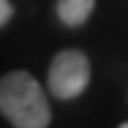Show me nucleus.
<instances>
[{
	"mask_svg": "<svg viewBox=\"0 0 128 128\" xmlns=\"http://www.w3.org/2000/svg\"><path fill=\"white\" fill-rule=\"evenodd\" d=\"M93 6L96 0H57V16L63 25L76 27L93 14Z\"/></svg>",
	"mask_w": 128,
	"mask_h": 128,
	"instance_id": "nucleus-3",
	"label": "nucleus"
},
{
	"mask_svg": "<svg viewBox=\"0 0 128 128\" xmlns=\"http://www.w3.org/2000/svg\"><path fill=\"white\" fill-rule=\"evenodd\" d=\"M11 16H14V6H11L8 0H0V27L6 25Z\"/></svg>",
	"mask_w": 128,
	"mask_h": 128,
	"instance_id": "nucleus-4",
	"label": "nucleus"
},
{
	"mask_svg": "<svg viewBox=\"0 0 128 128\" xmlns=\"http://www.w3.org/2000/svg\"><path fill=\"white\" fill-rule=\"evenodd\" d=\"M0 112L16 128H46L52 120L49 101L27 71L0 76Z\"/></svg>",
	"mask_w": 128,
	"mask_h": 128,
	"instance_id": "nucleus-1",
	"label": "nucleus"
},
{
	"mask_svg": "<svg viewBox=\"0 0 128 128\" xmlns=\"http://www.w3.org/2000/svg\"><path fill=\"white\" fill-rule=\"evenodd\" d=\"M120 128H128V123H123V126H120Z\"/></svg>",
	"mask_w": 128,
	"mask_h": 128,
	"instance_id": "nucleus-5",
	"label": "nucleus"
},
{
	"mask_svg": "<svg viewBox=\"0 0 128 128\" xmlns=\"http://www.w3.org/2000/svg\"><path fill=\"white\" fill-rule=\"evenodd\" d=\"M49 90L57 98H76L90 82V60L79 49L60 52L49 66Z\"/></svg>",
	"mask_w": 128,
	"mask_h": 128,
	"instance_id": "nucleus-2",
	"label": "nucleus"
}]
</instances>
